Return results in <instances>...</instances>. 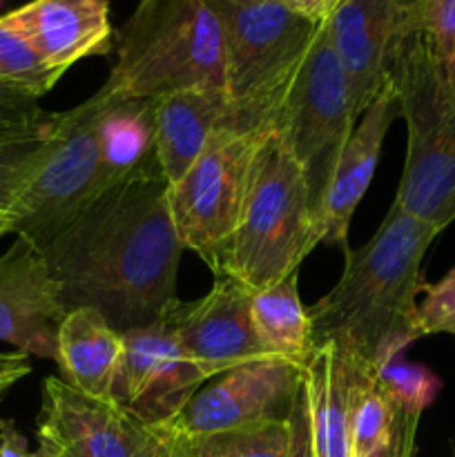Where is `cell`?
<instances>
[{
	"label": "cell",
	"mask_w": 455,
	"mask_h": 457,
	"mask_svg": "<svg viewBox=\"0 0 455 457\" xmlns=\"http://www.w3.org/2000/svg\"><path fill=\"white\" fill-rule=\"evenodd\" d=\"M7 16L61 76L83 58L112 52L107 0H31Z\"/></svg>",
	"instance_id": "obj_17"
},
{
	"label": "cell",
	"mask_w": 455,
	"mask_h": 457,
	"mask_svg": "<svg viewBox=\"0 0 455 457\" xmlns=\"http://www.w3.org/2000/svg\"><path fill=\"white\" fill-rule=\"evenodd\" d=\"M299 272L252 293V321L272 357H281L306 369L315 344H312L310 312L299 297Z\"/></svg>",
	"instance_id": "obj_22"
},
{
	"label": "cell",
	"mask_w": 455,
	"mask_h": 457,
	"mask_svg": "<svg viewBox=\"0 0 455 457\" xmlns=\"http://www.w3.org/2000/svg\"><path fill=\"white\" fill-rule=\"evenodd\" d=\"M326 29L360 120L391 80L393 61L406 31V4L401 0H342L326 21Z\"/></svg>",
	"instance_id": "obj_15"
},
{
	"label": "cell",
	"mask_w": 455,
	"mask_h": 457,
	"mask_svg": "<svg viewBox=\"0 0 455 457\" xmlns=\"http://www.w3.org/2000/svg\"><path fill=\"white\" fill-rule=\"evenodd\" d=\"M0 457H40L38 451H29L27 437L18 431L12 420H0Z\"/></svg>",
	"instance_id": "obj_34"
},
{
	"label": "cell",
	"mask_w": 455,
	"mask_h": 457,
	"mask_svg": "<svg viewBox=\"0 0 455 457\" xmlns=\"http://www.w3.org/2000/svg\"><path fill=\"white\" fill-rule=\"evenodd\" d=\"M125 337L96 308H74L58 330L56 364L62 379L89 397H110Z\"/></svg>",
	"instance_id": "obj_21"
},
{
	"label": "cell",
	"mask_w": 455,
	"mask_h": 457,
	"mask_svg": "<svg viewBox=\"0 0 455 457\" xmlns=\"http://www.w3.org/2000/svg\"><path fill=\"white\" fill-rule=\"evenodd\" d=\"M422 295L424 299L418 303L419 335H455V268L437 284L424 286Z\"/></svg>",
	"instance_id": "obj_30"
},
{
	"label": "cell",
	"mask_w": 455,
	"mask_h": 457,
	"mask_svg": "<svg viewBox=\"0 0 455 457\" xmlns=\"http://www.w3.org/2000/svg\"><path fill=\"white\" fill-rule=\"evenodd\" d=\"M47 132L22 141L0 143V208L9 210L43 156Z\"/></svg>",
	"instance_id": "obj_29"
},
{
	"label": "cell",
	"mask_w": 455,
	"mask_h": 457,
	"mask_svg": "<svg viewBox=\"0 0 455 457\" xmlns=\"http://www.w3.org/2000/svg\"><path fill=\"white\" fill-rule=\"evenodd\" d=\"M105 85L134 98L194 87L226 92L221 25L210 0H141L120 29Z\"/></svg>",
	"instance_id": "obj_5"
},
{
	"label": "cell",
	"mask_w": 455,
	"mask_h": 457,
	"mask_svg": "<svg viewBox=\"0 0 455 457\" xmlns=\"http://www.w3.org/2000/svg\"><path fill=\"white\" fill-rule=\"evenodd\" d=\"M377 384L397 409L415 415H422L442 391L440 378L431 369L400 360L379 370Z\"/></svg>",
	"instance_id": "obj_27"
},
{
	"label": "cell",
	"mask_w": 455,
	"mask_h": 457,
	"mask_svg": "<svg viewBox=\"0 0 455 457\" xmlns=\"http://www.w3.org/2000/svg\"><path fill=\"white\" fill-rule=\"evenodd\" d=\"M161 320L205 379L272 357L254 330L252 293L228 275H214L210 293L194 302H177Z\"/></svg>",
	"instance_id": "obj_13"
},
{
	"label": "cell",
	"mask_w": 455,
	"mask_h": 457,
	"mask_svg": "<svg viewBox=\"0 0 455 457\" xmlns=\"http://www.w3.org/2000/svg\"><path fill=\"white\" fill-rule=\"evenodd\" d=\"M437 235L393 204L370 241L343 257V272L330 293L308 308L315 348L333 344L355 366L379 373L422 337V262Z\"/></svg>",
	"instance_id": "obj_2"
},
{
	"label": "cell",
	"mask_w": 455,
	"mask_h": 457,
	"mask_svg": "<svg viewBox=\"0 0 455 457\" xmlns=\"http://www.w3.org/2000/svg\"><path fill=\"white\" fill-rule=\"evenodd\" d=\"M12 228H13L12 214H9V210L0 208V239H3L4 235H12Z\"/></svg>",
	"instance_id": "obj_37"
},
{
	"label": "cell",
	"mask_w": 455,
	"mask_h": 457,
	"mask_svg": "<svg viewBox=\"0 0 455 457\" xmlns=\"http://www.w3.org/2000/svg\"><path fill=\"white\" fill-rule=\"evenodd\" d=\"M163 172L138 174L94 199L43 250L67 311L96 308L119 333L159 321L177 299L183 244Z\"/></svg>",
	"instance_id": "obj_1"
},
{
	"label": "cell",
	"mask_w": 455,
	"mask_h": 457,
	"mask_svg": "<svg viewBox=\"0 0 455 457\" xmlns=\"http://www.w3.org/2000/svg\"><path fill=\"white\" fill-rule=\"evenodd\" d=\"M0 3H3V0H0Z\"/></svg>",
	"instance_id": "obj_40"
},
{
	"label": "cell",
	"mask_w": 455,
	"mask_h": 457,
	"mask_svg": "<svg viewBox=\"0 0 455 457\" xmlns=\"http://www.w3.org/2000/svg\"><path fill=\"white\" fill-rule=\"evenodd\" d=\"M38 455H40V457H56V455L49 453V451H43V449H38Z\"/></svg>",
	"instance_id": "obj_38"
},
{
	"label": "cell",
	"mask_w": 455,
	"mask_h": 457,
	"mask_svg": "<svg viewBox=\"0 0 455 457\" xmlns=\"http://www.w3.org/2000/svg\"><path fill=\"white\" fill-rule=\"evenodd\" d=\"M419 418L422 415L400 411L393 440L370 457H415V436H418Z\"/></svg>",
	"instance_id": "obj_31"
},
{
	"label": "cell",
	"mask_w": 455,
	"mask_h": 457,
	"mask_svg": "<svg viewBox=\"0 0 455 457\" xmlns=\"http://www.w3.org/2000/svg\"><path fill=\"white\" fill-rule=\"evenodd\" d=\"M303 388V366L266 357L208 379L186 409L159 431L170 436L205 437L239 428L288 422Z\"/></svg>",
	"instance_id": "obj_10"
},
{
	"label": "cell",
	"mask_w": 455,
	"mask_h": 457,
	"mask_svg": "<svg viewBox=\"0 0 455 457\" xmlns=\"http://www.w3.org/2000/svg\"><path fill=\"white\" fill-rule=\"evenodd\" d=\"M290 12L299 13L306 21L326 22L335 13V9L342 4V0H281Z\"/></svg>",
	"instance_id": "obj_35"
},
{
	"label": "cell",
	"mask_w": 455,
	"mask_h": 457,
	"mask_svg": "<svg viewBox=\"0 0 455 457\" xmlns=\"http://www.w3.org/2000/svg\"><path fill=\"white\" fill-rule=\"evenodd\" d=\"M107 103L96 94L67 112H52L43 156L9 208L12 235L45 250L94 199H98L96 123Z\"/></svg>",
	"instance_id": "obj_7"
},
{
	"label": "cell",
	"mask_w": 455,
	"mask_h": 457,
	"mask_svg": "<svg viewBox=\"0 0 455 457\" xmlns=\"http://www.w3.org/2000/svg\"><path fill=\"white\" fill-rule=\"evenodd\" d=\"M107 103L96 123L98 196L138 174L156 172L154 98L120 96L103 83Z\"/></svg>",
	"instance_id": "obj_19"
},
{
	"label": "cell",
	"mask_w": 455,
	"mask_h": 457,
	"mask_svg": "<svg viewBox=\"0 0 455 457\" xmlns=\"http://www.w3.org/2000/svg\"><path fill=\"white\" fill-rule=\"evenodd\" d=\"M40 98L27 89L0 80V143L40 137L49 129L52 112L38 105Z\"/></svg>",
	"instance_id": "obj_28"
},
{
	"label": "cell",
	"mask_w": 455,
	"mask_h": 457,
	"mask_svg": "<svg viewBox=\"0 0 455 457\" xmlns=\"http://www.w3.org/2000/svg\"><path fill=\"white\" fill-rule=\"evenodd\" d=\"M453 457H455V453H453Z\"/></svg>",
	"instance_id": "obj_41"
},
{
	"label": "cell",
	"mask_w": 455,
	"mask_h": 457,
	"mask_svg": "<svg viewBox=\"0 0 455 457\" xmlns=\"http://www.w3.org/2000/svg\"><path fill=\"white\" fill-rule=\"evenodd\" d=\"M226 58L230 132L268 128L297 76L321 22L290 12L281 0H210Z\"/></svg>",
	"instance_id": "obj_6"
},
{
	"label": "cell",
	"mask_w": 455,
	"mask_h": 457,
	"mask_svg": "<svg viewBox=\"0 0 455 457\" xmlns=\"http://www.w3.org/2000/svg\"><path fill=\"white\" fill-rule=\"evenodd\" d=\"M397 116H400V98L393 80H388L386 87L379 92V96L370 103L368 110L352 128L315 210L317 244L342 250L343 257L351 253L348 245L351 221L373 181L382 156L384 138Z\"/></svg>",
	"instance_id": "obj_16"
},
{
	"label": "cell",
	"mask_w": 455,
	"mask_h": 457,
	"mask_svg": "<svg viewBox=\"0 0 455 457\" xmlns=\"http://www.w3.org/2000/svg\"><path fill=\"white\" fill-rule=\"evenodd\" d=\"M290 457H312L310 428H308L306 393H299L297 404L290 415Z\"/></svg>",
	"instance_id": "obj_32"
},
{
	"label": "cell",
	"mask_w": 455,
	"mask_h": 457,
	"mask_svg": "<svg viewBox=\"0 0 455 457\" xmlns=\"http://www.w3.org/2000/svg\"><path fill=\"white\" fill-rule=\"evenodd\" d=\"M391 80L406 120V161L393 204L444 230L455 221V92L426 40L406 21Z\"/></svg>",
	"instance_id": "obj_4"
},
{
	"label": "cell",
	"mask_w": 455,
	"mask_h": 457,
	"mask_svg": "<svg viewBox=\"0 0 455 457\" xmlns=\"http://www.w3.org/2000/svg\"><path fill=\"white\" fill-rule=\"evenodd\" d=\"M406 21L426 40L442 76L455 92V0H415Z\"/></svg>",
	"instance_id": "obj_26"
},
{
	"label": "cell",
	"mask_w": 455,
	"mask_h": 457,
	"mask_svg": "<svg viewBox=\"0 0 455 457\" xmlns=\"http://www.w3.org/2000/svg\"><path fill=\"white\" fill-rule=\"evenodd\" d=\"M123 337V357L110 397L147 427H168L208 379L165 320L128 330Z\"/></svg>",
	"instance_id": "obj_12"
},
{
	"label": "cell",
	"mask_w": 455,
	"mask_h": 457,
	"mask_svg": "<svg viewBox=\"0 0 455 457\" xmlns=\"http://www.w3.org/2000/svg\"><path fill=\"white\" fill-rule=\"evenodd\" d=\"M161 436H163V451H161V457H192L186 437L170 436V433L163 431H161Z\"/></svg>",
	"instance_id": "obj_36"
},
{
	"label": "cell",
	"mask_w": 455,
	"mask_h": 457,
	"mask_svg": "<svg viewBox=\"0 0 455 457\" xmlns=\"http://www.w3.org/2000/svg\"><path fill=\"white\" fill-rule=\"evenodd\" d=\"M355 369L333 344L312 351L303 369L312 457H351V404Z\"/></svg>",
	"instance_id": "obj_20"
},
{
	"label": "cell",
	"mask_w": 455,
	"mask_h": 457,
	"mask_svg": "<svg viewBox=\"0 0 455 457\" xmlns=\"http://www.w3.org/2000/svg\"><path fill=\"white\" fill-rule=\"evenodd\" d=\"M317 245L306 174L279 134L263 128L239 221L214 275L232 277L250 293H259L299 272Z\"/></svg>",
	"instance_id": "obj_3"
},
{
	"label": "cell",
	"mask_w": 455,
	"mask_h": 457,
	"mask_svg": "<svg viewBox=\"0 0 455 457\" xmlns=\"http://www.w3.org/2000/svg\"><path fill=\"white\" fill-rule=\"evenodd\" d=\"M0 80L27 89L36 98L52 92L61 80V74L40 58L29 38L13 25L7 13L0 16Z\"/></svg>",
	"instance_id": "obj_24"
},
{
	"label": "cell",
	"mask_w": 455,
	"mask_h": 457,
	"mask_svg": "<svg viewBox=\"0 0 455 457\" xmlns=\"http://www.w3.org/2000/svg\"><path fill=\"white\" fill-rule=\"evenodd\" d=\"M261 129H219L194 165L168 187L170 217L183 248L199 254L212 272L239 221Z\"/></svg>",
	"instance_id": "obj_9"
},
{
	"label": "cell",
	"mask_w": 455,
	"mask_h": 457,
	"mask_svg": "<svg viewBox=\"0 0 455 457\" xmlns=\"http://www.w3.org/2000/svg\"><path fill=\"white\" fill-rule=\"evenodd\" d=\"M29 373V355H25V353L21 351L0 353V402H3L4 397H7V393Z\"/></svg>",
	"instance_id": "obj_33"
},
{
	"label": "cell",
	"mask_w": 455,
	"mask_h": 457,
	"mask_svg": "<svg viewBox=\"0 0 455 457\" xmlns=\"http://www.w3.org/2000/svg\"><path fill=\"white\" fill-rule=\"evenodd\" d=\"M67 312L43 250L16 237L0 254V342L56 361L58 330Z\"/></svg>",
	"instance_id": "obj_14"
},
{
	"label": "cell",
	"mask_w": 455,
	"mask_h": 457,
	"mask_svg": "<svg viewBox=\"0 0 455 457\" xmlns=\"http://www.w3.org/2000/svg\"><path fill=\"white\" fill-rule=\"evenodd\" d=\"M401 3H404V4H410V3H415V0H401Z\"/></svg>",
	"instance_id": "obj_39"
},
{
	"label": "cell",
	"mask_w": 455,
	"mask_h": 457,
	"mask_svg": "<svg viewBox=\"0 0 455 457\" xmlns=\"http://www.w3.org/2000/svg\"><path fill=\"white\" fill-rule=\"evenodd\" d=\"M352 364V361H351ZM355 369L351 404V457H370L393 440L400 409L377 384V373Z\"/></svg>",
	"instance_id": "obj_23"
},
{
	"label": "cell",
	"mask_w": 455,
	"mask_h": 457,
	"mask_svg": "<svg viewBox=\"0 0 455 457\" xmlns=\"http://www.w3.org/2000/svg\"><path fill=\"white\" fill-rule=\"evenodd\" d=\"M38 449L56 457H161L159 428L116 404L112 397H89L62 378L43 382Z\"/></svg>",
	"instance_id": "obj_11"
},
{
	"label": "cell",
	"mask_w": 455,
	"mask_h": 457,
	"mask_svg": "<svg viewBox=\"0 0 455 457\" xmlns=\"http://www.w3.org/2000/svg\"><path fill=\"white\" fill-rule=\"evenodd\" d=\"M156 159L168 186L177 183L228 125L223 89H178L154 98Z\"/></svg>",
	"instance_id": "obj_18"
},
{
	"label": "cell",
	"mask_w": 455,
	"mask_h": 457,
	"mask_svg": "<svg viewBox=\"0 0 455 457\" xmlns=\"http://www.w3.org/2000/svg\"><path fill=\"white\" fill-rule=\"evenodd\" d=\"M355 125L346 74L330 43L326 22H321L297 76L268 123L302 165L312 212Z\"/></svg>",
	"instance_id": "obj_8"
},
{
	"label": "cell",
	"mask_w": 455,
	"mask_h": 457,
	"mask_svg": "<svg viewBox=\"0 0 455 457\" xmlns=\"http://www.w3.org/2000/svg\"><path fill=\"white\" fill-rule=\"evenodd\" d=\"M187 446L192 457H290V420L194 437Z\"/></svg>",
	"instance_id": "obj_25"
}]
</instances>
